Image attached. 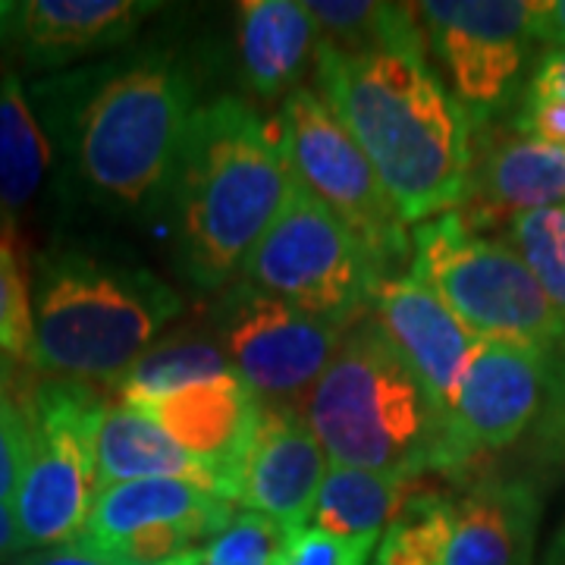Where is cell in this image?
Here are the masks:
<instances>
[{"label": "cell", "instance_id": "obj_30", "mask_svg": "<svg viewBox=\"0 0 565 565\" xmlns=\"http://www.w3.org/2000/svg\"><path fill=\"white\" fill-rule=\"evenodd\" d=\"M0 352L32 367V299L13 239L0 233Z\"/></svg>", "mask_w": 565, "mask_h": 565}, {"label": "cell", "instance_id": "obj_5", "mask_svg": "<svg viewBox=\"0 0 565 565\" xmlns=\"http://www.w3.org/2000/svg\"><path fill=\"white\" fill-rule=\"evenodd\" d=\"M299 415L330 465L408 481L446 471V412L371 315L349 323Z\"/></svg>", "mask_w": 565, "mask_h": 565}, {"label": "cell", "instance_id": "obj_26", "mask_svg": "<svg viewBox=\"0 0 565 565\" xmlns=\"http://www.w3.org/2000/svg\"><path fill=\"white\" fill-rule=\"evenodd\" d=\"M452 503L449 493L415 487L386 525L374 565H444L452 534Z\"/></svg>", "mask_w": 565, "mask_h": 565}, {"label": "cell", "instance_id": "obj_38", "mask_svg": "<svg viewBox=\"0 0 565 565\" xmlns=\"http://www.w3.org/2000/svg\"><path fill=\"white\" fill-rule=\"evenodd\" d=\"M544 565H565V527L556 534V541H553V546H550Z\"/></svg>", "mask_w": 565, "mask_h": 565}, {"label": "cell", "instance_id": "obj_6", "mask_svg": "<svg viewBox=\"0 0 565 565\" xmlns=\"http://www.w3.org/2000/svg\"><path fill=\"white\" fill-rule=\"evenodd\" d=\"M412 277L452 311L475 340H509L556 352L563 321L505 239L478 236L459 211L418 223Z\"/></svg>", "mask_w": 565, "mask_h": 565}, {"label": "cell", "instance_id": "obj_14", "mask_svg": "<svg viewBox=\"0 0 565 565\" xmlns=\"http://www.w3.org/2000/svg\"><path fill=\"white\" fill-rule=\"evenodd\" d=\"M126 405L139 408L141 415L161 424L207 471L214 493L233 503L236 478L245 462V452L255 440L264 408L262 399L236 371Z\"/></svg>", "mask_w": 565, "mask_h": 565}, {"label": "cell", "instance_id": "obj_3", "mask_svg": "<svg viewBox=\"0 0 565 565\" xmlns=\"http://www.w3.org/2000/svg\"><path fill=\"white\" fill-rule=\"evenodd\" d=\"M289 185L277 120L239 95L204 102L185 129L167 207L182 277L202 292L239 280Z\"/></svg>", "mask_w": 565, "mask_h": 565}, {"label": "cell", "instance_id": "obj_4", "mask_svg": "<svg viewBox=\"0 0 565 565\" xmlns=\"http://www.w3.org/2000/svg\"><path fill=\"white\" fill-rule=\"evenodd\" d=\"M32 367L117 384L182 311V296L141 264L57 239L32 258Z\"/></svg>", "mask_w": 565, "mask_h": 565}, {"label": "cell", "instance_id": "obj_24", "mask_svg": "<svg viewBox=\"0 0 565 565\" xmlns=\"http://www.w3.org/2000/svg\"><path fill=\"white\" fill-rule=\"evenodd\" d=\"M223 374H233V364L211 323H182L148 345L114 386L122 403H139Z\"/></svg>", "mask_w": 565, "mask_h": 565}, {"label": "cell", "instance_id": "obj_39", "mask_svg": "<svg viewBox=\"0 0 565 565\" xmlns=\"http://www.w3.org/2000/svg\"><path fill=\"white\" fill-rule=\"evenodd\" d=\"M154 565H202V550H185L180 556H173V559H163V563Z\"/></svg>", "mask_w": 565, "mask_h": 565}, {"label": "cell", "instance_id": "obj_12", "mask_svg": "<svg viewBox=\"0 0 565 565\" xmlns=\"http://www.w3.org/2000/svg\"><path fill=\"white\" fill-rule=\"evenodd\" d=\"M553 352L509 340H478L462 384L446 408V475L519 444L541 422Z\"/></svg>", "mask_w": 565, "mask_h": 565}, {"label": "cell", "instance_id": "obj_13", "mask_svg": "<svg viewBox=\"0 0 565 565\" xmlns=\"http://www.w3.org/2000/svg\"><path fill=\"white\" fill-rule=\"evenodd\" d=\"M161 3L145 0H0V57L63 73L126 47Z\"/></svg>", "mask_w": 565, "mask_h": 565}, {"label": "cell", "instance_id": "obj_1", "mask_svg": "<svg viewBox=\"0 0 565 565\" xmlns=\"http://www.w3.org/2000/svg\"><path fill=\"white\" fill-rule=\"evenodd\" d=\"M25 95L63 199L117 221L167 214L185 129L202 107L195 63L180 47L132 44L29 82Z\"/></svg>", "mask_w": 565, "mask_h": 565}, {"label": "cell", "instance_id": "obj_17", "mask_svg": "<svg viewBox=\"0 0 565 565\" xmlns=\"http://www.w3.org/2000/svg\"><path fill=\"white\" fill-rule=\"evenodd\" d=\"M367 315L381 323L390 343L399 349V355L422 377L434 403L446 412L462 384L465 367L478 340L412 274H396L377 282Z\"/></svg>", "mask_w": 565, "mask_h": 565}, {"label": "cell", "instance_id": "obj_29", "mask_svg": "<svg viewBox=\"0 0 565 565\" xmlns=\"http://www.w3.org/2000/svg\"><path fill=\"white\" fill-rule=\"evenodd\" d=\"M292 534L262 512L243 509L207 541L202 565H277Z\"/></svg>", "mask_w": 565, "mask_h": 565}, {"label": "cell", "instance_id": "obj_34", "mask_svg": "<svg viewBox=\"0 0 565 565\" xmlns=\"http://www.w3.org/2000/svg\"><path fill=\"white\" fill-rule=\"evenodd\" d=\"M7 565H114L107 556L95 553L92 546L79 544H61V546H47V550H32V553H22L13 563Z\"/></svg>", "mask_w": 565, "mask_h": 565}, {"label": "cell", "instance_id": "obj_37", "mask_svg": "<svg viewBox=\"0 0 565 565\" xmlns=\"http://www.w3.org/2000/svg\"><path fill=\"white\" fill-rule=\"evenodd\" d=\"M22 537L17 515H13V503H0V565L13 563L17 556H22Z\"/></svg>", "mask_w": 565, "mask_h": 565}, {"label": "cell", "instance_id": "obj_22", "mask_svg": "<svg viewBox=\"0 0 565 565\" xmlns=\"http://www.w3.org/2000/svg\"><path fill=\"white\" fill-rule=\"evenodd\" d=\"M51 167V145L17 70H0V233L13 236Z\"/></svg>", "mask_w": 565, "mask_h": 565}, {"label": "cell", "instance_id": "obj_2", "mask_svg": "<svg viewBox=\"0 0 565 565\" xmlns=\"http://www.w3.org/2000/svg\"><path fill=\"white\" fill-rule=\"evenodd\" d=\"M315 76L403 223L462 204L475 120L422 57L340 54L318 39Z\"/></svg>", "mask_w": 565, "mask_h": 565}, {"label": "cell", "instance_id": "obj_18", "mask_svg": "<svg viewBox=\"0 0 565 565\" xmlns=\"http://www.w3.org/2000/svg\"><path fill=\"white\" fill-rule=\"evenodd\" d=\"M544 497L522 478H487L452 503L444 565H531Z\"/></svg>", "mask_w": 565, "mask_h": 565}, {"label": "cell", "instance_id": "obj_33", "mask_svg": "<svg viewBox=\"0 0 565 565\" xmlns=\"http://www.w3.org/2000/svg\"><path fill=\"white\" fill-rule=\"evenodd\" d=\"M509 126L519 136L565 148V102L563 98H541V95H527L525 92Z\"/></svg>", "mask_w": 565, "mask_h": 565}, {"label": "cell", "instance_id": "obj_21", "mask_svg": "<svg viewBox=\"0 0 565 565\" xmlns=\"http://www.w3.org/2000/svg\"><path fill=\"white\" fill-rule=\"evenodd\" d=\"M95 462H98V490L126 481H145V478H177L214 490L207 471L161 424H154L139 408L126 403H107L104 408L98 440H95Z\"/></svg>", "mask_w": 565, "mask_h": 565}, {"label": "cell", "instance_id": "obj_27", "mask_svg": "<svg viewBox=\"0 0 565 565\" xmlns=\"http://www.w3.org/2000/svg\"><path fill=\"white\" fill-rule=\"evenodd\" d=\"M505 243L515 248V255L525 262L534 280L541 282L565 330V204L527 211L515 217L509 223Z\"/></svg>", "mask_w": 565, "mask_h": 565}, {"label": "cell", "instance_id": "obj_15", "mask_svg": "<svg viewBox=\"0 0 565 565\" xmlns=\"http://www.w3.org/2000/svg\"><path fill=\"white\" fill-rule=\"evenodd\" d=\"M565 204V148L519 136L512 126L475 122L465 199L456 207L478 233L527 211Z\"/></svg>", "mask_w": 565, "mask_h": 565}, {"label": "cell", "instance_id": "obj_36", "mask_svg": "<svg viewBox=\"0 0 565 565\" xmlns=\"http://www.w3.org/2000/svg\"><path fill=\"white\" fill-rule=\"evenodd\" d=\"M531 39L546 44L550 51L565 47V0H534Z\"/></svg>", "mask_w": 565, "mask_h": 565}, {"label": "cell", "instance_id": "obj_25", "mask_svg": "<svg viewBox=\"0 0 565 565\" xmlns=\"http://www.w3.org/2000/svg\"><path fill=\"white\" fill-rule=\"evenodd\" d=\"M323 44L340 54H405L424 61V32L412 3L311 0L305 3Z\"/></svg>", "mask_w": 565, "mask_h": 565}, {"label": "cell", "instance_id": "obj_8", "mask_svg": "<svg viewBox=\"0 0 565 565\" xmlns=\"http://www.w3.org/2000/svg\"><path fill=\"white\" fill-rule=\"evenodd\" d=\"M239 280L315 318L349 327L367 315L374 286L384 277L352 230L292 180L280 214L245 262Z\"/></svg>", "mask_w": 565, "mask_h": 565}, {"label": "cell", "instance_id": "obj_7", "mask_svg": "<svg viewBox=\"0 0 565 565\" xmlns=\"http://www.w3.org/2000/svg\"><path fill=\"white\" fill-rule=\"evenodd\" d=\"M107 399L95 384L41 377L29 396L32 446L13 497L22 550L73 544L98 493L95 440Z\"/></svg>", "mask_w": 565, "mask_h": 565}, {"label": "cell", "instance_id": "obj_31", "mask_svg": "<svg viewBox=\"0 0 565 565\" xmlns=\"http://www.w3.org/2000/svg\"><path fill=\"white\" fill-rule=\"evenodd\" d=\"M371 546L349 544L321 527H299L277 565H364Z\"/></svg>", "mask_w": 565, "mask_h": 565}, {"label": "cell", "instance_id": "obj_11", "mask_svg": "<svg viewBox=\"0 0 565 565\" xmlns=\"http://www.w3.org/2000/svg\"><path fill=\"white\" fill-rule=\"evenodd\" d=\"M412 10L456 102L475 122L490 120L525 70L534 0H424Z\"/></svg>", "mask_w": 565, "mask_h": 565}, {"label": "cell", "instance_id": "obj_16", "mask_svg": "<svg viewBox=\"0 0 565 565\" xmlns=\"http://www.w3.org/2000/svg\"><path fill=\"white\" fill-rule=\"evenodd\" d=\"M330 459L299 408L264 405L255 440L245 452L233 503L299 531L311 522Z\"/></svg>", "mask_w": 565, "mask_h": 565}, {"label": "cell", "instance_id": "obj_28", "mask_svg": "<svg viewBox=\"0 0 565 565\" xmlns=\"http://www.w3.org/2000/svg\"><path fill=\"white\" fill-rule=\"evenodd\" d=\"M32 384L35 381L22 371V364L0 352V503H13L25 462H29Z\"/></svg>", "mask_w": 565, "mask_h": 565}, {"label": "cell", "instance_id": "obj_10", "mask_svg": "<svg viewBox=\"0 0 565 565\" xmlns=\"http://www.w3.org/2000/svg\"><path fill=\"white\" fill-rule=\"evenodd\" d=\"M204 321L217 333L233 371L262 405L277 408L302 405L349 330L282 302L248 280L221 289L207 305Z\"/></svg>", "mask_w": 565, "mask_h": 565}, {"label": "cell", "instance_id": "obj_19", "mask_svg": "<svg viewBox=\"0 0 565 565\" xmlns=\"http://www.w3.org/2000/svg\"><path fill=\"white\" fill-rule=\"evenodd\" d=\"M236 515L233 503H226L214 490L177 478H145L126 484L104 487L95 493L85 527L76 537L95 553H107L122 537L141 527L170 525V522H214L226 525Z\"/></svg>", "mask_w": 565, "mask_h": 565}, {"label": "cell", "instance_id": "obj_23", "mask_svg": "<svg viewBox=\"0 0 565 565\" xmlns=\"http://www.w3.org/2000/svg\"><path fill=\"white\" fill-rule=\"evenodd\" d=\"M412 490H415V481L408 478L330 465L315 512H311V522L333 537L374 550Z\"/></svg>", "mask_w": 565, "mask_h": 565}, {"label": "cell", "instance_id": "obj_20", "mask_svg": "<svg viewBox=\"0 0 565 565\" xmlns=\"http://www.w3.org/2000/svg\"><path fill=\"white\" fill-rule=\"evenodd\" d=\"M236 47L245 88L264 104L286 98L315 61L318 29L305 3L245 0L236 7Z\"/></svg>", "mask_w": 565, "mask_h": 565}, {"label": "cell", "instance_id": "obj_32", "mask_svg": "<svg viewBox=\"0 0 565 565\" xmlns=\"http://www.w3.org/2000/svg\"><path fill=\"white\" fill-rule=\"evenodd\" d=\"M537 449L550 465H565V340L553 352V377L541 422H537Z\"/></svg>", "mask_w": 565, "mask_h": 565}, {"label": "cell", "instance_id": "obj_35", "mask_svg": "<svg viewBox=\"0 0 565 565\" xmlns=\"http://www.w3.org/2000/svg\"><path fill=\"white\" fill-rule=\"evenodd\" d=\"M527 95L541 98H563L565 102V47L546 51L541 61L534 63V73L527 79Z\"/></svg>", "mask_w": 565, "mask_h": 565}, {"label": "cell", "instance_id": "obj_9", "mask_svg": "<svg viewBox=\"0 0 565 565\" xmlns=\"http://www.w3.org/2000/svg\"><path fill=\"white\" fill-rule=\"evenodd\" d=\"M277 129L289 177L352 230L384 280L396 277L393 267L412 258L403 217L386 199L371 161L321 95L302 85L289 92L280 104Z\"/></svg>", "mask_w": 565, "mask_h": 565}]
</instances>
